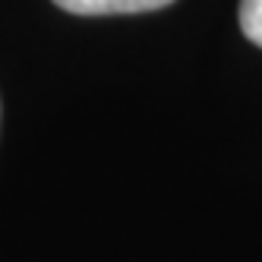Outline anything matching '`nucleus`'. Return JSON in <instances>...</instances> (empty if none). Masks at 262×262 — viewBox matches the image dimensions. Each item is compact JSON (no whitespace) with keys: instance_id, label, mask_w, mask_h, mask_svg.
Listing matches in <instances>:
<instances>
[{"instance_id":"f03ea898","label":"nucleus","mask_w":262,"mask_h":262,"mask_svg":"<svg viewBox=\"0 0 262 262\" xmlns=\"http://www.w3.org/2000/svg\"><path fill=\"white\" fill-rule=\"evenodd\" d=\"M240 29L253 45L262 48V0H240Z\"/></svg>"},{"instance_id":"f257e3e1","label":"nucleus","mask_w":262,"mask_h":262,"mask_svg":"<svg viewBox=\"0 0 262 262\" xmlns=\"http://www.w3.org/2000/svg\"><path fill=\"white\" fill-rule=\"evenodd\" d=\"M54 4L76 16H107V13H148L174 4V0H54Z\"/></svg>"}]
</instances>
